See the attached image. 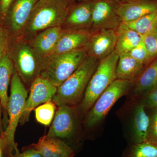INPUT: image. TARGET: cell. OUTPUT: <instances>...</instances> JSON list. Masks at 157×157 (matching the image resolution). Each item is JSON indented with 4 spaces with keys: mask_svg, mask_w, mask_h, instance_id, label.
<instances>
[{
    "mask_svg": "<svg viewBox=\"0 0 157 157\" xmlns=\"http://www.w3.org/2000/svg\"><path fill=\"white\" fill-rule=\"evenodd\" d=\"M57 88L45 78L39 76L32 83L19 123L22 125L29 119L31 113L39 105L52 100Z\"/></svg>",
    "mask_w": 157,
    "mask_h": 157,
    "instance_id": "8",
    "label": "cell"
},
{
    "mask_svg": "<svg viewBox=\"0 0 157 157\" xmlns=\"http://www.w3.org/2000/svg\"><path fill=\"white\" fill-rule=\"evenodd\" d=\"M87 56L84 48L54 55L47 58L40 76L58 87L79 67Z\"/></svg>",
    "mask_w": 157,
    "mask_h": 157,
    "instance_id": "4",
    "label": "cell"
},
{
    "mask_svg": "<svg viewBox=\"0 0 157 157\" xmlns=\"http://www.w3.org/2000/svg\"><path fill=\"white\" fill-rule=\"evenodd\" d=\"M7 155L5 157H42L39 153L33 148H29L24 151L22 153L19 151H17L6 150Z\"/></svg>",
    "mask_w": 157,
    "mask_h": 157,
    "instance_id": "30",
    "label": "cell"
},
{
    "mask_svg": "<svg viewBox=\"0 0 157 157\" xmlns=\"http://www.w3.org/2000/svg\"><path fill=\"white\" fill-rule=\"evenodd\" d=\"M143 42L150 56L154 60L157 57V32L143 36Z\"/></svg>",
    "mask_w": 157,
    "mask_h": 157,
    "instance_id": "27",
    "label": "cell"
},
{
    "mask_svg": "<svg viewBox=\"0 0 157 157\" xmlns=\"http://www.w3.org/2000/svg\"><path fill=\"white\" fill-rule=\"evenodd\" d=\"M154 110L153 113L150 117L147 140L157 144V109Z\"/></svg>",
    "mask_w": 157,
    "mask_h": 157,
    "instance_id": "29",
    "label": "cell"
},
{
    "mask_svg": "<svg viewBox=\"0 0 157 157\" xmlns=\"http://www.w3.org/2000/svg\"><path fill=\"white\" fill-rule=\"evenodd\" d=\"M112 1H115L118 3L122 2H125V1H128V0H112Z\"/></svg>",
    "mask_w": 157,
    "mask_h": 157,
    "instance_id": "36",
    "label": "cell"
},
{
    "mask_svg": "<svg viewBox=\"0 0 157 157\" xmlns=\"http://www.w3.org/2000/svg\"><path fill=\"white\" fill-rule=\"evenodd\" d=\"M90 36V33L88 32L63 29L52 55L67 53L84 48Z\"/></svg>",
    "mask_w": 157,
    "mask_h": 157,
    "instance_id": "19",
    "label": "cell"
},
{
    "mask_svg": "<svg viewBox=\"0 0 157 157\" xmlns=\"http://www.w3.org/2000/svg\"><path fill=\"white\" fill-rule=\"evenodd\" d=\"M14 69L12 60L7 54L5 55L0 60V103L2 108L5 128L9 121L7 111L9 100L8 89L9 84L11 83Z\"/></svg>",
    "mask_w": 157,
    "mask_h": 157,
    "instance_id": "17",
    "label": "cell"
},
{
    "mask_svg": "<svg viewBox=\"0 0 157 157\" xmlns=\"http://www.w3.org/2000/svg\"><path fill=\"white\" fill-rule=\"evenodd\" d=\"M1 135H0V137H1Z\"/></svg>",
    "mask_w": 157,
    "mask_h": 157,
    "instance_id": "37",
    "label": "cell"
},
{
    "mask_svg": "<svg viewBox=\"0 0 157 157\" xmlns=\"http://www.w3.org/2000/svg\"><path fill=\"white\" fill-rule=\"evenodd\" d=\"M2 105L0 103V135H2L4 132L2 120Z\"/></svg>",
    "mask_w": 157,
    "mask_h": 157,
    "instance_id": "34",
    "label": "cell"
},
{
    "mask_svg": "<svg viewBox=\"0 0 157 157\" xmlns=\"http://www.w3.org/2000/svg\"><path fill=\"white\" fill-rule=\"evenodd\" d=\"M119 56V55L114 51L99 62L78 107L80 115L89 112L97 99L117 78L116 68Z\"/></svg>",
    "mask_w": 157,
    "mask_h": 157,
    "instance_id": "3",
    "label": "cell"
},
{
    "mask_svg": "<svg viewBox=\"0 0 157 157\" xmlns=\"http://www.w3.org/2000/svg\"><path fill=\"white\" fill-rule=\"evenodd\" d=\"M124 23L130 28L143 36L156 32L157 11L145 15L134 21Z\"/></svg>",
    "mask_w": 157,
    "mask_h": 157,
    "instance_id": "23",
    "label": "cell"
},
{
    "mask_svg": "<svg viewBox=\"0 0 157 157\" xmlns=\"http://www.w3.org/2000/svg\"><path fill=\"white\" fill-rule=\"evenodd\" d=\"M99 62L92 57H86L79 67L58 87L52 99L56 106H73L81 102Z\"/></svg>",
    "mask_w": 157,
    "mask_h": 157,
    "instance_id": "2",
    "label": "cell"
},
{
    "mask_svg": "<svg viewBox=\"0 0 157 157\" xmlns=\"http://www.w3.org/2000/svg\"><path fill=\"white\" fill-rule=\"evenodd\" d=\"M62 31L61 26L46 29L37 34L29 42L40 56L48 58L53 55Z\"/></svg>",
    "mask_w": 157,
    "mask_h": 157,
    "instance_id": "16",
    "label": "cell"
},
{
    "mask_svg": "<svg viewBox=\"0 0 157 157\" xmlns=\"http://www.w3.org/2000/svg\"><path fill=\"white\" fill-rule=\"evenodd\" d=\"M135 82L117 78L97 99L86 117L87 128L99 124L109 112L113 105L123 96L128 94Z\"/></svg>",
    "mask_w": 157,
    "mask_h": 157,
    "instance_id": "7",
    "label": "cell"
},
{
    "mask_svg": "<svg viewBox=\"0 0 157 157\" xmlns=\"http://www.w3.org/2000/svg\"><path fill=\"white\" fill-rule=\"evenodd\" d=\"M8 48V40L6 33L0 26V60L5 55Z\"/></svg>",
    "mask_w": 157,
    "mask_h": 157,
    "instance_id": "31",
    "label": "cell"
},
{
    "mask_svg": "<svg viewBox=\"0 0 157 157\" xmlns=\"http://www.w3.org/2000/svg\"><path fill=\"white\" fill-rule=\"evenodd\" d=\"M38 0H14L7 17L12 32L22 38L34 7Z\"/></svg>",
    "mask_w": 157,
    "mask_h": 157,
    "instance_id": "14",
    "label": "cell"
},
{
    "mask_svg": "<svg viewBox=\"0 0 157 157\" xmlns=\"http://www.w3.org/2000/svg\"><path fill=\"white\" fill-rule=\"evenodd\" d=\"M128 157H157V144L147 140L135 143Z\"/></svg>",
    "mask_w": 157,
    "mask_h": 157,
    "instance_id": "25",
    "label": "cell"
},
{
    "mask_svg": "<svg viewBox=\"0 0 157 157\" xmlns=\"http://www.w3.org/2000/svg\"><path fill=\"white\" fill-rule=\"evenodd\" d=\"M128 53L132 57L142 63L146 67L153 61L150 56L143 41L139 45L129 52Z\"/></svg>",
    "mask_w": 157,
    "mask_h": 157,
    "instance_id": "26",
    "label": "cell"
},
{
    "mask_svg": "<svg viewBox=\"0 0 157 157\" xmlns=\"http://www.w3.org/2000/svg\"><path fill=\"white\" fill-rule=\"evenodd\" d=\"M156 32H157V30H156Z\"/></svg>",
    "mask_w": 157,
    "mask_h": 157,
    "instance_id": "38",
    "label": "cell"
},
{
    "mask_svg": "<svg viewBox=\"0 0 157 157\" xmlns=\"http://www.w3.org/2000/svg\"><path fill=\"white\" fill-rule=\"evenodd\" d=\"M116 41L115 30H100L90 33L84 48L87 56L100 61L115 51Z\"/></svg>",
    "mask_w": 157,
    "mask_h": 157,
    "instance_id": "11",
    "label": "cell"
},
{
    "mask_svg": "<svg viewBox=\"0 0 157 157\" xmlns=\"http://www.w3.org/2000/svg\"><path fill=\"white\" fill-rule=\"evenodd\" d=\"M73 106L59 107L47 136L55 138H69L74 134L77 125L76 109Z\"/></svg>",
    "mask_w": 157,
    "mask_h": 157,
    "instance_id": "12",
    "label": "cell"
},
{
    "mask_svg": "<svg viewBox=\"0 0 157 157\" xmlns=\"http://www.w3.org/2000/svg\"><path fill=\"white\" fill-rule=\"evenodd\" d=\"M118 3L112 0H95L90 33L100 30L117 29L122 22L117 12Z\"/></svg>",
    "mask_w": 157,
    "mask_h": 157,
    "instance_id": "10",
    "label": "cell"
},
{
    "mask_svg": "<svg viewBox=\"0 0 157 157\" xmlns=\"http://www.w3.org/2000/svg\"><path fill=\"white\" fill-rule=\"evenodd\" d=\"M146 67L128 53L119 55L116 68L117 78L135 82Z\"/></svg>",
    "mask_w": 157,
    "mask_h": 157,
    "instance_id": "20",
    "label": "cell"
},
{
    "mask_svg": "<svg viewBox=\"0 0 157 157\" xmlns=\"http://www.w3.org/2000/svg\"><path fill=\"white\" fill-rule=\"evenodd\" d=\"M56 106V104L51 100L35 108V114L37 121L44 125H49L54 117Z\"/></svg>",
    "mask_w": 157,
    "mask_h": 157,
    "instance_id": "24",
    "label": "cell"
},
{
    "mask_svg": "<svg viewBox=\"0 0 157 157\" xmlns=\"http://www.w3.org/2000/svg\"><path fill=\"white\" fill-rule=\"evenodd\" d=\"M28 147L36 151L42 157H73L75 155L73 150L60 138L46 135L40 137L37 143Z\"/></svg>",
    "mask_w": 157,
    "mask_h": 157,
    "instance_id": "15",
    "label": "cell"
},
{
    "mask_svg": "<svg viewBox=\"0 0 157 157\" xmlns=\"http://www.w3.org/2000/svg\"><path fill=\"white\" fill-rule=\"evenodd\" d=\"M74 3L68 0H38L24 31L22 39L29 42L44 30L61 27Z\"/></svg>",
    "mask_w": 157,
    "mask_h": 157,
    "instance_id": "1",
    "label": "cell"
},
{
    "mask_svg": "<svg viewBox=\"0 0 157 157\" xmlns=\"http://www.w3.org/2000/svg\"><path fill=\"white\" fill-rule=\"evenodd\" d=\"M157 11V0H128L118 3L117 12L124 23L131 22Z\"/></svg>",
    "mask_w": 157,
    "mask_h": 157,
    "instance_id": "13",
    "label": "cell"
},
{
    "mask_svg": "<svg viewBox=\"0 0 157 157\" xmlns=\"http://www.w3.org/2000/svg\"><path fill=\"white\" fill-rule=\"evenodd\" d=\"M68 1L76 3L78 2H81V1H83V0H68Z\"/></svg>",
    "mask_w": 157,
    "mask_h": 157,
    "instance_id": "35",
    "label": "cell"
},
{
    "mask_svg": "<svg viewBox=\"0 0 157 157\" xmlns=\"http://www.w3.org/2000/svg\"><path fill=\"white\" fill-rule=\"evenodd\" d=\"M146 107L141 101L134 109L133 116L134 137L136 143L147 141L150 123V117L146 111Z\"/></svg>",
    "mask_w": 157,
    "mask_h": 157,
    "instance_id": "22",
    "label": "cell"
},
{
    "mask_svg": "<svg viewBox=\"0 0 157 157\" xmlns=\"http://www.w3.org/2000/svg\"><path fill=\"white\" fill-rule=\"evenodd\" d=\"M14 0H0V17L5 19Z\"/></svg>",
    "mask_w": 157,
    "mask_h": 157,
    "instance_id": "32",
    "label": "cell"
},
{
    "mask_svg": "<svg viewBox=\"0 0 157 157\" xmlns=\"http://www.w3.org/2000/svg\"><path fill=\"white\" fill-rule=\"evenodd\" d=\"M117 41L115 51L119 55L128 53L143 41V36L122 22L116 30Z\"/></svg>",
    "mask_w": 157,
    "mask_h": 157,
    "instance_id": "21",
    "label": "cell"
},
{
    "mask_svg": "<svg viewBox=\"0 0 157 157\" xmlns=\"http://www.w3.org/2000/svg\"><path fill=\"white\" fill-rule=\"evenodd\" d=\"M95 0H83L70 7L61 27L64 30L90 33Z\"/></svg>",
    "mask_w": 157,
    "mask_h": 157,
    "instance_id": "9",
    "label": "cell"
},
{
    "mask_svg": "<svg viewBox=\"0 0 157 157\" xmlns=\"http://www.w3.org/2000/svg\"><path fill=\"white\" fill-rule=\"evenodd\" d=\"M13 59L14 69L24 84L29 86L40 76L47 59L40 56L29 42L23 39L16 45Z\"/></svg>",
    "mask_w": 157,
    "mask_h": 157,
    "instance_id": "5",
    "label": "cell"
},
{
    "mask_svg": "<svg viewBox=\"0 0 157 157\" xmlns=\"http://www.w3.org/2000/svg\"><path fill=\"white\" fill-rule=\"evenodd\" d=\"M144 95V98L142 102L146 108L157 109V85Z\"/></svg>",
    "mask_w": 157,
    "mask_h": 157,
    "instance_id": "28",
    "label": "cell"
},
{
    "mask_svg": "<svg viewBox=\"0 0 157 157\" xmlns=\"http://www.w3.org/2000/svg\"><path fill=\"white\" fill-rule=\"evenodd\" d=\"M10 84V95L7 108L9 121L3 134L9 142L8 148L17 151L18 149L14 141V135L28 98V91L15 69Z\"/></svg>",
    "mask_w": 157,
    "mask_h": 157,
    "instance_id": "6",
    "label": "cell"
},
{
    "mask_svg": "<svg viewBox=\"0 0 157 157\" xmlns=\"http://www.w3.org/2000/svg\"><path fill=\"white\" fill-rule=\"evenodd\" d=\"M9 147V144L6 137L2 134L0 137V157H2L4 152Z\"/></svg>",
    "mask_w": 157,
    "mask_h": 157,
    "instance_id": "33",
    "label": "cell"
},
{
    "mask_svg": "<svg viewBox=\"0 0 157 157\" xmlns=\"http://www.w3.org/2000/svg\"><path fill=\"white\" fill-rule=\"evenodd\" d=\"M157 85V57L145 68L135 82L128 95L136 101Z\"/></svg>",
    "mask_w": 157,
    "mask_h": 157,
    "instance_id": "18",
    "label": "cell"
}]
</instances>
